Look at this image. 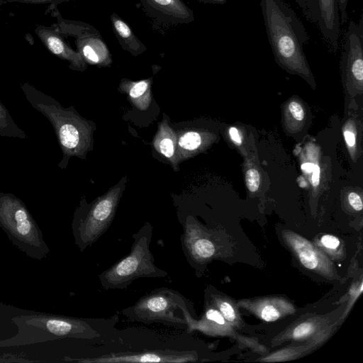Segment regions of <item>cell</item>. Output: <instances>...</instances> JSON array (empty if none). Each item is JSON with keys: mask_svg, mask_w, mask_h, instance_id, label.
<instances>
[{"mask_svg": "<svg viewBox=\"0 0 363 363\" xmlns=\"http://www.w3.org/2000/svg\"><path fill=\"white\" fill-rule=\"evenodd\" d=\"M260 7L276 62L289 72L311 78L303 52L309 36L296 13L284 0H260Z\"/></svg>", "mask_w": 363, "mask_h": 363, "instance_id": "obj_1", "label": "cell"}, {"mask_svg": "<svg viewBox=\"0 0 363 363\" xmlns=\"http://www.w3.org/2000/svg\"><path fill=\"white\" fill-rule=\"evenodd\" d=\"M21 89L31 106L47 118L53 127L63 156L58 166L65 168L72 157L84 158L93 143L94 128L90 121L73 107L65 108L52 97L28 84H22Z\"/></svg>", "mask_w": 363, "mask_h": 363, "instance_id": "obj_2", "label": "cell"}, {"mask_svg": "<svg viewBox=\"0 0 363 363\" xmlns=\"http://www.w3.org/2000/svg\"><path fill=\"white\" fill-rule=\"evenodd\" d=\"M152 235V227L149 223L133 235V242L128 255L99 274L104 289H125L137 279L168 276L167 272L155 264L150 247Z\"/></svg>", "mask_w": 363, "mask_h": 363, "instance_id": "obj_3", "label": "cell"}, {"mask_svg": "<svg viewBox=\"0 0 363 363\" xmlns=\"http://www.w3.org/2000/svg\"><path fill=\"white\" fill-rule=\"evenodd\" d=\"M121 313L134 321L163 323L185 329L195 318L190 301L178 291L167 288L157 289L143 296Z\"/></svg>", "mask_w": 363, "mask_h": 363, "instance_id": "obj_4", "label": "cell"}, {"mask_svg": "<svg viewBox=\"0 0 363 363\" xmlns=\"http://www.w3.org/2000/svg\"><path fill=\"white\" fill-rule=\"evenodd\" d=\"M123 188L124 183L121 181L106 194L98 197L80 220L79 233L82 250L94 244L109 228Z\"/></svg>", "mask_w": 363, "mask_h": 363, "instance_id": "obj_5", "label": "cell"}, {"mask_svg": "<svg viewBox=\"0 0 363 363\" xmlns=\"http://www.w3.org/2000/svg\"><path fill=\"white\" fill-rule=\"evenodd\" d=\"M61 27L66 34L75 38L77 52L86 64L99 67L111 66L113 60L111 52L94 27L79 21H64Z\"/></svg>", "mask_w": 363, "mask_h": 363, "instance_id": "obj_6", "label": "cell"}, {"mask_svg": "<svg viewBox=\"0 0 363 363\" xmlns=\"http://www.w3.org/2000/svg\"><path fill=\"white\" fill-rule=\"evenodd\" d=\"M303 11L307 18L316 24L329 48L337 52L340 34L337 1L308 0Z\"/></svg>", "mask_w": 363, "mask_h": 363, "instance_id": "obj_7", "label": "cell"}, {"mask_svg": "<svg viewBox=\"0 0 363 363\" xmlns=\"http://www.w3.org/2000/svg\"><path fill=\"white\" fill-rule=\"evenodd\" d=\"M142 8L152 22L175 27L195 20L193 11L182 0H140Z\"/></svg>", "mask_w": 363, "mask_h": 363, "instance_id": "obj_8", "label": "cell"}, {"mask_svg": "<svg viewBox=\"0 0 363 363\" xmlns=\"http://www.w3.org/2000/svg\"><path fill=\"white\" fill-rule=\"evenodd\" d=\"M283 238L303 266L326 277H334L332 263L313 244L290 230L284 231Z\"/></svg>", "mask_w": 363, "mask_h": 363, "instance_id": "obj_9", "label": "cell"}, {"mask_svg": "<svg viewBox=\"0 0 363 363\" xmlns=\"http://www.w3.org/2000/svg\"><path fill=\"white\" fill-rule=\"evenodd\" d=\"M198 360L194 351L152 350L116 353L84 359V362H193Z\"/></svg>", "mask_w": 363, "mask_h": 363, "instance_id": "obj_10", "label": "cell"}, {"mask_svg": "<svg viewBox=\"0 0 363 363\" xmlns=\"http://www.w3.org/2000/svg\"><path fill=\"white\" fill-rule=\"evenodd\" d=\"M35 33L48 50L59 58L67 61L71 69L83 72L86 64L80 54L74 50L56 29L39 26Z\"/></svg>", "mask_w": 363, "mask_h": 363, "instance_id": "obj_11", "label": "cell"}, {"mask_svg": "<svg viewBox=\"0 0 363 363\" xmlns=\"http://www.w3.org/2000/svg\"><path fill=\"white\" fill-rule=\"evenodd\" d=\"M238 304L267 322L275 321L296 312L294 306L288 300L280 297L244 300Z\"/></svg>", "mask_w": 363, "mask_h": 363, "instance_id": "obj_12", "label": "cell"}, {"mask_svg": "<svg viewBox=\"0 0 363 363\" xmlns=\"http://www.w3.org/2000/svg\"><path fill=\"white\" fill-rule=\"evenodd\" d=\"M334 325H330L325 318H310L294 325L287 330L276 341L291 340L301 341L312 339L318 342H323L331 333Z\"/></svg>", "mask_w": 363, "mask_h": 363, "instance_id": "obj_13", "label": "cell"}, {"mask_svg": "<svg viewBox=\"0 0 363 363\" xmlns=\"http://www.w3.org/2000/svg\"><path fill=\"white\" fill-rule=\"evenodd\" d=\"M188 333L199 330L209 335H233V326L224 318L220 312L208 303L201 318H193L188 328Z\"/></svg>", "mask_w": 363, "mask_h": 363, "instance_id": "obj_14", "label": "cell"}, {"mask_svg": "<svg viewBox=\"0 0 363 363\" xmlns=\"http://www.w3.org/2000/svg\"><path fill=\"white\" fill-rule=\"evenodd\" d=\"M152 144L155 150L169 161L174 170L178 171L180 162L177 152V134L165 117L158 125Z\"/></svg>", "mask_w": 363, "mask_h": 363, "instance_id": "obj_15", "label": "cell"}, {"mask_svg": "<svg viewBox=\"0 0 363 363\" xmlns=\"http://www.w3.org/2000/svg\"><path fill=\"white\" fill-rule=\"evenodd\" d=\"M152 78L132 81L121 79L119 90L128 96L129 101L140 111H145L152 101Z\"/></svg>", "mask_w": 363, "mask_h": 363, "instance_id": "obj_16", "label": "cell"}, {"mask_svg": "<svg viewBox=\"0 0 363 363\" xmlns=\"http://www.w3.org/2000/svg\"><path fill=\"white\" fill-rule=\"evenodd\" d=\"M110 18L113 31L123 50L135 57L147 50L146 46L116 13H112Z\"/></svg>", "mask_w": 363, "mask_h": 363, "instance_id": "obj_17", "label": "cell"}, {"mask_svg": "<svg viewBox=\"0 0 363 363\" xmlns=\"http://www.w3.org/2000/svg\"><path fill=\"white\" fill-rule=\"evenodd\" d=\"M177 134V152L179 162L202 150L208 144L206 134L196 130H182Z\"/></svg>", "mask_w": 363, "mask_h": 363, "instance_id": "obj_18", "label": "cell"}, {"mask_svg": "<svg viewBox=\"0 0 363 363\" xmlns=\"http://www.w3.org/2000/svg\"><path fill=\"white\" fill-rule=\"evenodd\" d=\"M211 305L216 308L224 318L233 326L239 328L242 325L240 316L232 302L218 294H211Z\"/></svg>", "mask_w": 363, "mask_h": 363, "instance_id": "obj_19", "label": "cell"}, {"mask_svg": "<svg viewBox=\"0 0 363 363\" xmlns=\"http://www.w3.org/2000/svg\"><path fill=\"white\" fill-rule=\"evenodd\" d=\"M0 137L27 139L28 136L15 123L8 109L0 101Z\"/></svg>", "mask_w": 363, "mask_h": 363, "instance_id": "obj_20", "label": "cell"}, {"mask_svg": "<svg viewBox=\"0 0 363 363\" xmlns=\"http://www.w3.org/2000/svg\"><path fill=\"white\" fill-rule=\"evenodd\" d=\"M47 327L52 333L58 336L68 335L74 329L71 323L62 320H50Z\"/></svg>", "mask_w": 363, "mask_h": 363, "instance_id": "obj_21", "label": "cell"}, {"mask_svg": "<svg viewBox=\"0 0 363 363\" xmlns=\"http://www.w3.org/2000/svg\"><path fill=\"white\" fill-rule=\"evenodd\" d=\"M245 182L247 189L251 192L256 191L260 184V177L258 171L255 169H249L245 174Z\"/></svg>", "mask_w": 363, "mask_h": 363, "instance_id": "obj_22", "label": "cell"}, {"mask_svg": "<svg viewBox=\"0 0 363 363\" xmlns=\"http://www.w3.org/2000/svg\"><path fill=\"white\" fill-rule=\"evenodd\" d=\"M321 245L326 249L335 250L338 248L340 245V240L331 235H325L320 238Z\"/></svg>", "mask_w": 363, "mask_h": 363, "instance_id": "obj_23", "label": "cell"}, {"mask_svg": "<svg viewBox=\"0 0 363 363\" xmlns=\"http://www.w3.org/2000/svg\"><path fill=\"white\" fill-rule=\"evenodd\" d=\"M289 109L296 120L302 121L303 119L304 111L300 104L296 101H291L289 105Z\"/></svg>", "mask_w": 363, "mask_h": 363, "instance_id": "obj_24", "label": "cell"}, {"mask_svg": "<svg viewBox=\"0 0 363 363\" xmlns=\"http://www.w3.org/2000/svg\"><path fill=\"white\" fill-rule=\"evenodd\" d=\"M339 10L340 24H345L348 19L347 5L348 0H337Z\"/></svg>", "mask_w": 363, "mask_h": 363, "instance_id": "obj_25", "label": "cell"}, {"mask_svg": "<svg viewBox=\"0 0 363 363\" xmlns=\"http://www.w3.org/2000/svg\"><path fill=\"white\" fill-rule=\"evenodd\" d=\"M348 201L354 210L361 211L362 209V201L357 194L354 192L350 193L348 196Z\"/></svg>", "mask_w": 363, "mask_h": 363, "instance_id": "obj_26", "label": "cell"}, {"mask_svg": "<svg viewBox=\"0 0 363 363\" xmlns=\"http://www.w3.org/2000/svg\"><path fill=\"white\" fill-rule=\"evenodd\" d=\"M12 1H18L21 3L28 4H57L68 0H9Z\"/></svg>", "mask_w": 363, "mask_h": 363, "instance_id": "obj_27", "label": "cell"}, {"mask_svg": "<svg viewBox=\"0 0 363 363\" xmlns=\"http://www.w3.org/2000/svg\"><path fill=\"white\" fill-rule=\"evenodd\" d=\"M30 229V222L28 219L17 223V230L21 235H26Z\"/></svg>", "mask_w": 363, "mask_h": 363, "instance_id": "obj_28", "label": "cell"}, {"mask_svg": "<svg viewBox=\"0 0 363 363\" xmlns=\"http://www.w3.org/2000/svg\"><path fill=\"white\" fill-rule=\"evenodd\" d=\"M344 136L347 144L350 147H354L355 145L356 140L354 133L352 131L345 130L344 132Z\"/></svg>", "mask_w": 363, "mask_h": 363, "instance_id": "obj_29", "label": "cell"}, {"mask_svg": "<svg viewBox=\"0 0 363 363\" xmlns=\"http://www.w3.org/2000/svg\"><path fill=\"white\" fill-rule=\"evenodd\" d=\"M229 135L232 140L236 144H241L242 139L238 129L235 127H232L229 129Z\"/></svg>", "mask_w": 363, "mask_h": 363, "instance_id": "obj_30", "label": "cell"}, {"mask_svg": "<svg viewBox=\"0 0 363 363\" xmlns=\"http://www.w3.org/2000/svg\"><path fill=\"white\" fill-rule=\"evenodd\" d=\"M320 169L318 166L314 165L312 175V181L314 185H317L319 182Z\"/></svg>", "mask_w": 363, "mask_h": 363, "instance_id": "obj_31", "label": "cell"}, {"mask_svg": "<svg viewBox=\"0 0 363 363\" xmlns=\"http://www.w3.org/2000/svg\"><path fill=\"white\" fill-rule=\"evenodd\" d=\"M199 2L212 4H224L228 0H197Z\"/></svg>", "mask_w": 363, "mask_h": 363, "instance_id": "obj_32", "label": "cell"}, {"mask_svg": "<svg viewBox=\"0 0 363 363\" xmlns=\"http://www.w3.org/2000/svg\"><path fill=\"white\" fill-rule=\"evenodd\" d=\"M314 165L312 163H304L301 165V169L307 172H312L314 168Z\"/></svg>", "mask_w": 363, "mask_h": 363, "instance_id": "obj_33", "label": "cell"}, {"mask_svg": "<svg viewBox=\"0 0 363 363\" xmlns=\"http://www.w3.org/2000/svg\"><path fill=\"white\" fill-rule=\"evenodd\" d=\"M296 2L302 9H303L304 7L306 6L307 3L308 2V0H296Z\"/></svg>", "mask_w": 363, "mask_h": 363, "instance_id": "obj_34", "label": "cell"}]
</instances>
